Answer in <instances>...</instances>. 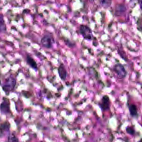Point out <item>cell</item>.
Here are the masks:
<instances>
[{"mask_svg": "<svg viewBox=\"0 0 142 142\" xmlns=\"http://www.w3.org/2000/svg\"><path fill=\"white\" fill-rule=\"evenodd\" d=\"M129 110L131 116L135 117L138 115V109L136 105L135 104H130L129 105Z\"/></svg>", "mask_w": 142, "mask_h": 142, "instance_id": "obj_7", "label": "cell"}, {"mask_svg": "<svg viewBox=\"0 0 142 142\" xmlns=\"http://www.w3.org/2000/svg\"><path fill=\"white\" fill-rule=\"evenodd\" d=\"M58 74L61 79L64 81L66 79L67 76V72L64 65L63 64H60L58 69Z\"/></svg>", "mask_w": 142, "mask_h": 142, "instance_id": "obj_6", "label": "cell"}, {"mask_svg": "<svg viewBox=\"0 0 142 142\" xmlns=\"http://www.w3.org/2000/svg\"><path fill=\"white\" fill-rule=\"evenodd\" d=\"M16 84V80L14 78L11 77L9 78L3 86V89L6 92H10L14 89Z\"/></svg>", "mask_w": 142, "mask_h": 142, "instance_id": "obj_3", "label": "cell"}, {"mask_svg": "<svg viewBox=\"0 0 142 142\" xmlns=\"http://www.w3.org/2000/svg\"><path fill=\"white\" fill-rule=\"evenodd\" d=\"M8 141H10V142H17V141H18V138L15 136H10L8 138Z\"/></svg>", "mask_w": 142, "mask_h": 142, "instance_id": "obj_15", "label": "cell"}, {"mask_svg": "<svg viewBox=\"0 0 142 142\" xmlns=\"http://www.w3.org/2000/svg\"><path fill=\"white\" fill-rule=\"evenodd\" d=\"M9 128H10V125L8 123H5L2 124H1L0 126V130L1 133H3L5 131H8Z\"/></svg>", "mask_w": 142, "mask_h": 142, "instance_id": "obj_12", "label": "cell"}, {"mask_svg": "<svg viewBox=\"0 0 142 142\" xmlns=\"http://www.w3.org/2000/svg\"><path fill=\"white\" fill-rule=\"evenodd\" d=\"M6 30V25L4 18L0 16V32H4Z\"/></svg>", "mask_w": 142, "mask_h": 142, "instance_id": "obj_11", "label": "cell"}, {"mask_svg": "<svg viewBox=\"0 0 142 142\" xmlns=\"http://www.w3.org/2000/svg\"><path fill=\"white\" fill-rule=\"evenodd\" d=\"M100 4L104 8H109L112 4V0H99Z\"/></svg>", "mask_w": 142, "mask_h": 142, "instance_id": "obj_8", "label": "cell"}, {"mask_svg": "<svg viewBox=\"0 0 142 142\" xmlns=\"http://www.w3.org/2000/svg\"><path fill=\"white\" fill-rule=\"evenodd\" d=\"M80 32L84 38L90 40L93 37V33L91 28L85 25H81L80 26Z\"/></svg>", "mask_w": 142, "mask_h": 142, "instance_id": "obj_2", "label": "cell"}, {"mask_svg": "<svg viewBox=\"0 0 142 142\" xmlns=\"http://www.w3.org/2000/svg\"><path fill=\"white\" fill-rule=\"evenodd\" d=\"M126 132L130 135H134L135 133V130L132 127H128L126 129Z\"/></svg>", "mask_w": 142, "mask_h": 142, "instance_id": "obj_13", "label": "cell"}, {"mask_svg": "<svg viewBox=\"0 0 142 142\" xmlns=\"http://www.w3.org/2000/svg\"><path fill=\"white\" fill-rule=\"evenodd\" d=\"M113 71L119 79H123L126 76V71L122 64L120 63L115 64L113 67Z\"/></svg>", "mask_w": 142, "mask_h": 142, "instance_id": "obj_1", "label": "cell"}, {"mask_svg": "<svg viewBox=\"0 0 142 142\" xmlns=\"http://www.w3.org/2000/svg\"><path fill=\"white\" fill-rule=\"evenodd\" d=\"M54 43V40L53 37L48 35H46L42 38L41 43L44 47L47 48H50Z\"/></svg>", "mask_w": 142, "mask_h": 142, "instance_id": "obj_4", "label": "cell"}, {"mask_svg": "<svg viewBox=\"0 0 142 142\" xmlns=\"http://www.w3.org/2000/svg\"><path fill=\"white\" fill-rule=\"evenodd\" d=\"M1 111L4 113H7L9 112V106L8 103L4 101L1 103Z\"/></svg>", "mask_w": 142, "mask_h": 142, "instance_id": "obj_9", "label": "cell"}, {"mask_svg": "<svg viewBox=\"0 0 142 142\" xmlns=\"http://www.w3.org/2000/svg\"><path fill=\"white\" fill-rule=\"evenodd\" d=\"M125 7H123V5H119L118 7H116V9L117 11L116 14H118L119 15L120 12L122 13L123 11H125Z\"/></svg>", "mask_w": 142, "mask_h": 142, "instance_id": "obj_14", "label": "cell"}, {"mask_svg": "<svg viewBox=\"0 0 142 142\" xmlns=\"http://www.w3.org/2000/svg\"><path fill=\"white\" fill-rule=\"evenodd\" d=\"M110 100L107 95H104L102 97L101 101L99 103V105L103 111H105L110 108Z\"/></svg>", "mask_w": 142, "mask_h": 142, "instance_id": "obj_5", "label": "cell"}, {"mask_svg": "<svg viewBox=\"0 0 142 142\" xmlns=\"http://www.w3.org/2000/svg\"><path fill=\"white\" fill-rule=\"evenodd\" d=\"M27 63L32 68L36 69L37 68V64L35 60L30 56H28L27 57Z\"/></svg>", "mask_w": 142, "mask_h": 142, "instance_id": "obj_10", "label": "cell"}]
</instances>
